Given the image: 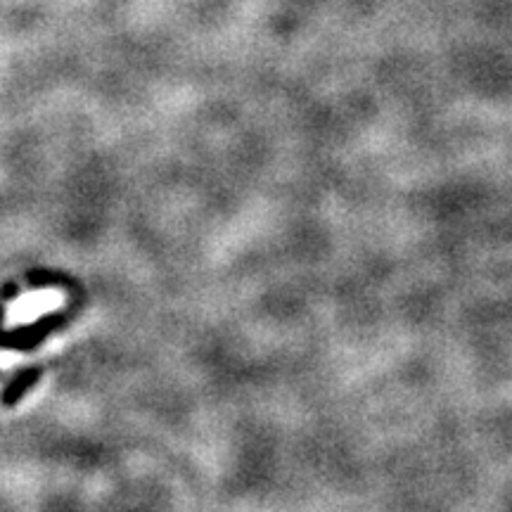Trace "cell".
I'll list each match as a JSON object with an SVG mask.
<instances>
[{
	"instance_id": "cell-1",
	"label": "cell",
	"mask_w": 512,
	"mask_h": 512,
	"mask_svg": "<svg viewBox=\"0 0 512 512\" xmlns=\"http://www.w3.org/2000/svg\"><path fill=\"white\" fill-rule=\"evenodd\" d=\"M38 380H41V368L22 370V373H19L15 380L3 389V394H0V403H3V406H17V403L27 396L29 389L36 387Z\"/></svg>"
}]
</instances>
